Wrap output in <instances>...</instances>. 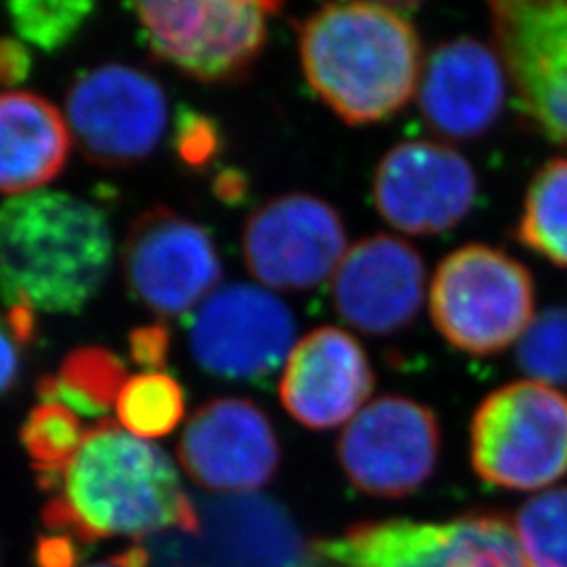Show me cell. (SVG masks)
Masks as SVG:
<instances>
[{
	"label": "cell",
	"instance_id": "603a6c76",
	"mask_svg": "<svg viewBox=\"0 0 567 567\" xmlns=\"http://www.w3.org/2000/svg\"><path fill=\"white\" fill-rule=\"evenodd\" d=\"M118 425L140 437H166L185 416L183 386L166 372H143L128 379L122 386L118 402Z\"/></svg>",
	"mask_w": 567,
	"mask_h": 567
},
{
	"label": "cell",
	"instance_id": "ffe728a7",
	"mask_svg": "<svg viewBox=\"0 0 567 567\" xmlns=\"http://www.w3.org/2000/svg\"><path fill=\"white\" fill-rule=\"evenodd\" d=\"M347 567H458L450 524L381 519L349 527L339 540H313Z\"/></svg>",
	"mask_w": 567,
	"mask_h": 567
},
{
	"label": "cell",
	"instance_id": "f1b7e54d",
	"mask_svg": "<svg viewBox=\"0 0 567 567\" xmlns=\"http://www.w3.org/2000/svg\"><path fill=\"white\" fill-rule=\"evenodd\" d=\"M168 351L171 334L164 324L140 326L128 334L131 360L147 372H163Z\"/></svg>",
	"mask_w": 567,
	"mask_h": 567
},
{
	"label": "cell",
	"instance_id": "4fadbf2b",
	"mask_svg": "<svg viewBox=\"0 0 567 567\" xmlns=\"http://www.w3.org/2000/svg\"><path fill=\"white\" fill-rule=\"evenodd\" d=\"M177 458L196 486L243 496L276 477L282 450L259 405L244 398H217L200 405L183 426Z\"/></svg>",
	"mask_w": 567,
	"mask_h": 567
},
{
	"label": "cell",
	"instance_id": "ba28073f",
	"mask_svg": "<svg viewBox=\"0 0 567 567\" xmlns=\"http://www.w3.org/2000/svg\"><path fill=\"white\" fill-rule=\"evenodd\" d=\"M122 269L131 295L161 318L198 309L221 280V259L208 231L164 206L131 224Z\"/></svg>",
	"mask_w": 567,
	"mask_h": 567
},
{
	"label": "cell",
	"instance_id": "44dd1931",
	"mask_svg": "<svg viewBox=\"0 0 567 567\" xmlns=\"http://www.w3.org/2000/svg\"><path fill=\"white\" fill-rule=\"evenodd\" d=\"M126 365L103 347H81L65 355L55 377H42L37 393L42 404L70 408L79 416H103L118 402Z\"/></svg>",
	"mask_w": 567,
	"mask_h": 567
},
{
	"label": "cell",
	"instance_id": "ac0fdd59",
	"mask_svg": "<svg viewBox=\"0 0 567 567\" xmlns=\"http://www.w3.org/2000/svg\"><path fill=\"white\" fill-rule=\"evenodd\" d=\"M72 135L60 110L37 93H0V194L41 192L70 156Z\"/></svg>",
	"mask_w": 567,
	"mask_h": 567
},
{
	"label": "cell",
	"instance_id": "5bb4252c",
	"mask_svg": "<svg viewBox=\"0 0 567 567\" xmlns=\"http://www.w3.org/2000/svg\"><path fill=\"white\" fill-rule=\"evenodd\" d=\"M475 198L473 166L444 143H400L374 173L377 210L408 236L444 234L465 219Z\"/></svg>",
	"mask_w": 567,
	"mask_h": 567
},
{
	"label": "cell",
	"instance_id": "8992f818",
	"mask_svg": "<svg viewBox=\"0 0 567 567\" xmlns=\"http://www.w3.org/2000/svg\"><path fill=\"white\" fill-rule=\"evenodd\" d=\"M150 51L196 81L243 79L267 42L269 18L282 4L265 0H194L137 2Z\"/></svg>",
	"mask_w": 567,
	"mask_h": 567
},
{
	"label": "cell",
	"instance_id": "83f0119b",
	"mask_svg": "<svg viewBox=\"0 0 567 567\" xmlns=\"http://www.w3.org/2000/svg\"><path fill=\"white\" fill-rule=\"evenodd\" d=\"M175 150L189 168H204L221 150V133L213 118L194 110H182L175 128Z\"/></svg>",
	"mask_w": 567,
	"mask_h": 567
},
{
	"label": "cell",
	"instance_id": "30bf717a",
	"mask_svg": "<svg viewBox=\"0 0 567 567\" xmlns=\"http://www.w3.org/2000/svg\"><path fill=\"white\" fill-rule=\"evenodd\" d=\"M297 337L292 311L274 292L229 284L204 301L189 324V349L204 372L259 381L286 364Z\"/></svg>",
	"mask_w": 567,
	"mask_h": 567
},
{
	"label": "cell",
	"instance_id": "4dcf8cb0",
	"mask_svg": "<svg viewBox=\"0 0 567 567\" xmlns=\"http://www.w3.org/2000/svg\"><path fill=\"white\" fill-rule=\"evenodd\" d=\"M32 55L25 44L0 37V84L16 86L30 79Z\"/></svg>",
	"mask_w": 567,
	"mask_h": 567
},
{
	"label": "cell",
	"instance_id": "8fae6325",
	"mask_svg": "<svg viewBox=\"0 0 567 567\" xmlns=\"http://www.w3.org/2000/svg\"><path fill=\"white\" fill-rule=\"evenodd\" d=\"M347 252L341 215L311 194H284L244 225L243 255L255 280L274 290H309L326 282Z\"/></svg>",
	"mask_w": 567,
	"mask_h": 567
},
{
	"label": "cell",
	"instance_id": "9a60e30c",
	"mask_svg": "<svg viewBox=\"0 0 567 567\" xmlns=\"http://www.w3.org/2000/svg\"><path fill=\"white\" fill-rule=\"evenodd\" d=\"M425 264L410 244L374 234L353 244L332 278L337 313L370 337H389L416 320L425 303Z\"/></svg>",
	"mask_w": 567,
	"mask_h": 567
},
{
	"label": "cell",
	"instance_id": "7c38bea8",
	"mask_svg": "<svg viewBox=\"0 0 567 567\" xmlns=\"http://www.w3.org/2000/svg\"><path fill=\"white\" fill-rule=\"evenodd\" d=\"M489 13L522 110L567 147V0H498Z\"/></svg>",
	"mask_w": 567,
	"mask_h": 567
},
{
	"label": "cell",
	"instance_id": "f546056e",
	"mask_svg": "<svg viewBox=\"0 0 567 567\" xmlns=\"http://www.w3.org/2000/svg\"><path fill=\"white\" fill-rule=\"evenodd\" d=\"M81 543L68 534L41 536L34 547V561L39 567H79Z\"/></svg>",
	"mask_w": 567,
	"mask_h": 567
},
{
	"label": "cell",
	"instance_id": "d6986e66",
	"mask_svg": "<svg viewBox=\"0 0 567 567\" xmlns=\"http://www.w3.org/2000/svg\"><path fill=\"white\" fill-rule=\"evenodd\" d=\"M208 538L224 567H295L305 550L290 519L271 501L229 496L206 507Z\"/></svg>",
	"mask_w": 567,
	"mask_h": 567
},
{
	"label": "cell",
	"instance_id": "e575fe53",
	"mask_svg": "<svg viewBox=\"0 0 567 567\" xmlns=\"http://www.w3.org/2000/svg\"><path fill=\"white\" fill-rule=\"evenodd\" d=\"M295 567H347L341 561L328 557L320 548L316 547V543H309V547L303 553L301 561Z\"/></svg>",
	"mask_w": 567,
	"mask_h": 567
},
{
	"label": "cell",
	"instance_id": "e0dca14e",
	"mask_svg": "<svg viewBox=\"0 0 567 567\" xmlns=\"http://www.w3.org/2000/svg\"><path fill=\"white\" fill-rule=\"evenodd\" d=\"M507 100V70L486 42L461 37L429 55L419 82L426 126L454 142L475 140L498 121Z\"/></svg>",
	"mask_w": 567,
	"mask_h": 567
},
{
	"label": "cell",
	"instance_id": "7402d4cb",
	"mask_svg": "<svg viewBox=\"0 0 567 567\" xmlns=\"http://www.w3.org/2000/svg\"><path fill=\"white\" fill-rule=\"evenodd\" d=\"M517 240L567 269V158L548 161L527 185Z\"/></svg>",
	"mask_w": 567,
	"mask_h": 567
},
{
	"label": "cell",
	"instance_id": "cb8c5ba5",
	"mask_svg": "<svg viewBox=\"0 0 567 567\" xmlns=\"http://www.w3.org/2000/svg\"><path fill=\"white\" fill-rule=\"evenodd\" d=\"M86 429L81 416L60 404H39L21 425L20 440L44 492L53 486L55 477L76 456Z\"/></svg>",
	"mask_w": 567,
	"mask_h": 567
},
{
	"label": "cell",
	"instance_id": "2e32d148",
	"mask_svg": "<svg viewBox=\"0 0 567 567\" xmlns=\"http://www.w3.org/2000/svg\"><path fill=\"white\" fill-rule=\"evenodd\" d=\"M372 389L364 347L334 326L318 328L292 347L278 386L286 412L309 429L349 423Z\"/></svg>",
	"mask_w": 567,
	"mask_h": 567
},
{
	"label": "cell",
	"instance_id": "484cf974",
	"mask_svg": "<svg viewBox=\"0 0 567 567\" xmlns=\"http://www.w3.org/2000/svg\"><path fill=\"white\" fill-rule=\"evenodd\" d=\"M93 11L95 4L89 0H16L7 4L16 32L47 53L74 41Z\"/></svg>",
	"mask_w": 567,
	"mask_h": 567
},
{
	"label": "cell",
	"instance_id": "52a82bcc",
	"mask_svg": "<svg viewBox=\"0 0 567 567\" xmlns=\"http://www.w3.org/2000/svg\"><path fill=\"white\" fill-rule=\"evenodd\" d=\"M72 142L89 163L128 168L163 140L168 105L163 86L131 65L107 63L81 74L65 95Z\"/></svg>",
	"mask_w": 567,
	"mask_h": 567
},
{
	"label": "cell",
	"instance_id": "1f68e13d",
	"mask_svg": "<svg viewBox=\"0 0 567 567\" xmlns=\"http://www.w3.org/2000/svg\"><path fill=\"white\" fill-rule=\"evenodd\" d=\"M21 344L7 316H0V395L11 391L20 379Z\"/></svg>",
	"mask_w": 567,
	"mask_h": 567
},
{
	"label": "cell",
	"instance_id": "6da1fadb",
	"mask_svg": "<svg viewBox=\"0 0 567 567\" xmlns=\"http://www.w3.org/2000/svg\"><path fill=\"white\" fill-rule=\"evenodd\" d=\"M49 492L44 526L79 543L203 532V517L168 454L114 421L86 431L81 450Z\"/></svg>",
	"mask_w": 567,
	"mask_h": 567
},
{
	"label": "cell",
	"instance_id": "836d02e7",
	"mask_svg": "<svg viewBox=\"0 0 567 567\" xmlns=\"http://www.w3.org/2000/svg\"><path fill=\"white\" fill-rule=\"evenodd\" d=\"M150 553L143 545H135V547L126 548L118 555H114L112 559H105L100 564H93V566L86 567H150Z\"/></svg>",
	"mask_w": 567,
	"mask_h": 567
},
{
	"label": "cell",
	"instance_id": "d6a6232c",
	"mask_svg": "<svg viewBox=\"0 0 567 567\" xmlns=\"http://www.w3.org/2000/svg\"><path fill=\"white\" fill-rule=\"evenodd\" d=\"M215 194L224 203H238V200H243L244 194H246V179H244L243 173H238V171H224L215 179Z\"/></svg>",
	"mask_w": 567,
	"mask_h": 567
},
{
	"label": "cell",
	"instance_id": "3957f363",
	"mask_svg": "<svg viewBox=\"0 0 567 567\" xmlns=\"http://www.w3.org/2000/svg\"><path fill=\"white\" fill-rule=\"evenodd\" d=\"M114 264L112 227L100 206L65 192H32L0 204V299L76 316Z\"/></svg>",
	"mask_w": 567,
	"mask_h": 567
},
{
	"label": "cell",
	"instance_id": "277c9868",
	"mask_svg": "<svg viewBox=\"0 0 567 567\" xmlns=\"http://www.w3.org/2000/svg\"><path fill=\"white\" fill-rule=\"evenodd\" d=\"M534 280L524 264L486 244H466L437 265L429 309L454 349L487 358L519 343L534 320Z\"/></svg>",
	"mask_w": 567,
	"mask_h": 567
},
{
	"label": "cell",
	"instance_id": "7a4b0ae2",
	"mask_svg": "<svg viewBox=\"0 0 567 567\" xmlns=\"http://www.w3.org/2000/svg\"><path fill=\"white\" fill-rule=\"evenodd\" d=\"M311 91L347 124H374L410 102L423 74L416 25L389 2H334L299 23Z\"/></svg>",
	"mask_w": 567,
	"mask_h": 567
},
{
	"label": "cell",
	"instance_id": "5b68a950",
	"mask_svg": "<svg viewBox=\"0 0 567 567\" xmlns=\"http://www.w3.org/2000/svg\"><path fill=\"white\" fill-rule=\"evenodd\" d=\"M471 465L503 489L559 482L567 473V395L529 379L492 391L471 421Z\"/></svg>",
	"mask_w": 567,
	"mask_h": 567
},
{
	"label": "cell",
	"instance_id": "4316f807",
	"mask_svg": "<svg viewBox=\"0 0 567 567\" xmlns=\"http://www.w3.org/2000/svg\"><path fill=\"white\" fill-rule=\"evenodd\" d=\"M515 353L529 381L567 386V307L555 305L534 316Z\"/></svg>",
	"mask_w": 567,
	"mask_h": 567
},
{
	"label": "cell",
	"instance_id": "9c48e42d",
	"mask_svg": "<svg viewBox=\"0 0 567 567\" xmlns=\"http://www.w3.org/2000/svg\"><path fill=\"white\" fill-rule=\"evenodd\" d=\"M440 446V423L426 405L385 395L344 425L337 456L355 489L379 498H404L433 475Z\"/></svg>",
	"mask_w": 567,
	"mask_h": 567
},
{
	"label": "cell",
	"instance_id": "d4e9b609",
	"mask_svg": "<svg viewBox=\"0 0 567 567\" xmlns=\"http://www.w3.org/2000/svg\"><path fill=\"white\" fill-rule=\"evenodd\" d=\"M513 526L527 567H567V486L532 496Z\"/></svg>",
	"mask_w": 567,
	"mask_h": 567
}]
</instances>
